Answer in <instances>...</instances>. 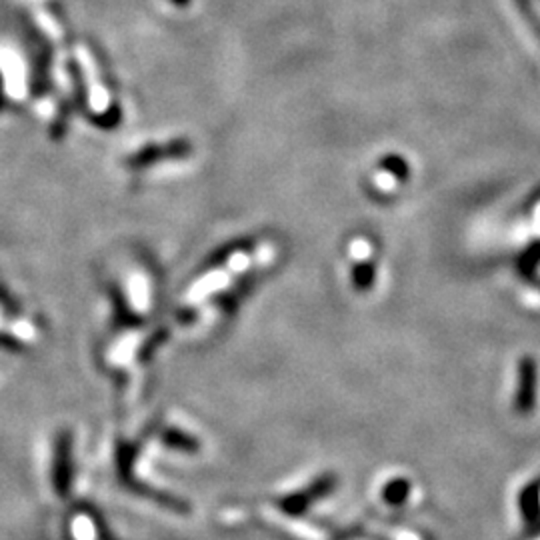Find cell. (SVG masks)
Masks as SVG:
<instances>
[{"label": "cell", "mask_w": 540, "mask_h": 540, "mask_svg": "<svg viewBox=\"0 0 540 540\" xmlns=\"http://www.w3.org/2000/svg\"><path fill=\"white\" fill-rule=\"evenodd\" d=\"M536 400V364L533 359H525L520 364V389H518V409L528 412L535 409Z\"/></svg>", "instance_id": "cell-1"}, {"label": "cell", "mask_w": 540, "mask_h": 540, "mask_svg": "<svg viewBox=\"0 0 540 540\" xmlns=\"http://www.w3.org/2000/svg\"><path fill=\"white\" fill-rule=\"evenodd\" d=\"M192 147L187 142V140H175L167 144V147H150V149H144L140 154H139V160L140 165H144V162H154L159 160L162 157H169V159H178V157H187V154H190Z\"/></svg>", "instance_id": "cell-2"}, {"label": "cell", "mask_w": 540, "mask_h": 540, "mask_svg": "<svg viewBox=\"0 0 540 540\" xmlns=\"http://www.w3.org/2000/svg\"><path fill=\"white\" fill-rule=\"evenodd\" d=\"M515 5H516V8H518V13L523 14L525 21H526L530 26H533L535 36L538 38V43H540V21H538V14H536L535 6H533V0H515Z\"/></svg>", "instance_id": "cell-3"}, {"label": "cell", "mask_w": 540, "mask_h": 540, "mask_svg": "<svg viewBox=\"0 0 540 540\" xmlns=\"http://www.w3.org/2000/svg\"><path fill=\"white\" fill-rule=\"evenodd\" d=\"M381 165H382V169H387L389 172H392V175L397 178H407V175H409L407 162H404V159H400V157L382 159Z\"/></svg>", "instance_id": "cell-4"}, {"label": "cell", "mask_w": 540, "mask_h": 540, "mask_svg": "<svg viewBox=\"0 0 540 540\" xmlns=\"http://www.w3.org/2000/svg\"><path fill=\"white\" fill-rule=\"evenodd\" d=\"M525 503H528V506L525 508L526 510V516L528 518H535L536 516V508H538V493L535 487H530L526 493H525Z\"/></svg>", "instance_id": "cell-5"}, {"label": "cell", "mask_w": 540, "mask_h": 540, "mask_svg": "<svg viewBox=\"0 0 540 540\" xmlns=\"http://www.w3.org/2000/svg\"><path fill=\"white\" fill-rule=\"evenodd\" d=\"M172 3L178 5V6H187L190 3V0H172Z\"/></svg>", "instance_id": "cell-6"}]
</instances>
